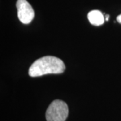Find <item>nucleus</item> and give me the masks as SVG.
<instances>
[{
    "label": "nucleus",
    "mask_w": 121,
    "mask_h": 121,
    "mask_svg": "<svg viewBox=\"0 0 121 121\" xmlns=\"http://www.w3.org/2000/svg\"><path fill=\"white\" fill-rule=\"evenodd\" d=\"M65 65L63 61L53 56L40 58L31 65L28 74L31 77H39L47 74H60L64 72Z\"/></svg>",
    "instance_id": "1"
},
{
    "label": "nucleus",
    "mask_w": 121,
    "mask_h": 121,
    "mask_svg": "<svg viewBox=\"0 0 121 121\" xmlns=\"http://www.w3.org/2000/svg\"><path fill=\"white\" fill-rule=\"evenodd\" d=\"M69 114V108L65 102L55 99L48 106L46 111L47 121H65Z\"/></svg>",
    "instance_id": "2"
},
{
    "label": "nucleus",
    "mask_w": 121,
    "mask_h": 121,
    "mask_svg": "<svg viewBox=\"0 0 121 121\" xmlns=\"http://www.w3.org/2000/svg\"><path fill=\"white\" fill-rule=\"evenodd\" d=\"M17 17L20 21L28 24L32 22L35 17V12L31 5L26 0H17L16 2Z\"/></svg>",
    "instance_id": "3"
},
{
    "label": "nucleus",
    "mask_w": 121,
    "mask_h": 121,
    "mask_svg": "<svg viewBox=\"0 0 121 121\" xmlns=\"http://www.w3.org/2000/svg\"><path fill=\"white\" fill-rule=\"evenodd\" d=\"M87 18L94 26H98L104 24L105 21L103 13L99 10H92L87 14Z\"/></svg>",
    "instance_id": "4"
},
{
    "label": "nucleus",
    "mask_w": 121,
    "mask_h": 121,
    "mask_svg": "<svg viewBox=\"0 0 121 121\" xmlns=\"http://www.w3.org/2000/svg\"><path fill=\"white\" fill-rule=\"evenodd\" d=\"M117 22H118V23L121 24V14H120L119 16H117Z\"/></svg>",
    "instance_id": "5"
},
{
    "label": "nucleus",
    "mask_w": 121,
    "mask_h": 121,
    "mask_svg": "<svg viewBox=\"0 0 121 121\" xmlns=\"http://www.w3.org/2000/svg\"><path fill=\"white\" fill-rule=\"evenodd\" d=\"M108 19H109V15L106 14V15L105 16V20H106V21H108Z\"/></svg>",
    "instance_id": "6"
}]
</instances>
